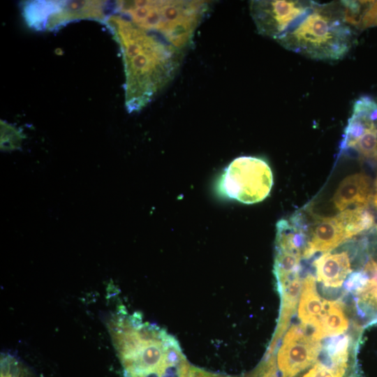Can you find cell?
<instances>
[{"mask_svg": "<svg viewBox=\"0 0 377 377\" xmlns=\"http://www.w3.org/2000/svg\"><path fill=\"white\" fill-rule=\"evenodd\" d=\"M114 10L184 52L209 9L205 1H118Z\"/></svg>", "mask_w": 377, "mask_h": 377, "instance_id": "obj_4", "label": "cell"}, {"mask_svg": "<svg viewBox=\"0 0 377 377\" xmlns=\"http://www.w3.org/2000/svg\"><path fill=\"white\" fill-rule=\"evenodd\" d=\"M106 325L122 367V377H188L191 365L178 341L138 313L119 307Z\"/></svg>", "mask_w": 377, "mask_h": 377, "instance_id": "obj_2", "label": "cell"}, {"mask_svg": "<svg viewBox=\"0 0 377 377\" xmlns=\"http://www.w3.org/2000/svg\"><path fill=\"white\" fill-rule=\"evenodd\" d=\"M273 186V175L267 163L253 156H240L230 163L219 182L222 194L244 204L265 199Z\"/></svg>", "mask_w": 377, "mask_h": 377, "instance_id": "obj_5", "label": "cell"}, {"mask_svg": "<svg viewBox=\"0 0 377 377\" xmlns=\"http://www.w3.org/2000/svg\"><path fill=\"white\" fill-rule=\"evenodd\" d=\"M372 196L371 179L364 172H357L347 176L340 182L332 201L334 207L342 212L350 207H368Z\"/></svg>", "mask_w": 377, "mask_h": 377, "instance_id": "obj_10", "label": "cell"}, {"mask_svg": "<svg viewBox=\"0 0 377 377\" xmlns=\"http://www.w3.org/2000/svg\"><path fill=\"white\" fill-rule=\"evenodd\" d=\"M103 1H31L22 6L27 23L38 30H53L76 20H106Z\"/></svg>", "mask_w": 377, "mask_h": 377, "instance_id": "obj_6", "label": "cell"}, {"mask_svg": "<svg viewBox=\"0 0 377 377\" xmlns=\"http://www.w3.org/2000/svg\"><path fill=\"white\" fill-rule=\"evenodd\" d=\"M105 23L122 55L126 110L138 112L174 79L184 52L119 14Z\"/></svg>", "mask_w": 377, "mask_h": 377, "instance_id": "obj_1", "label": "cell"}, {"mask_svg": "<svg viewBox=\"0 0 377 377\" xmlns=\"http://www.w3.org/2000/svg\"><path fill=\"white\" fill-rule=\"evenodd\" d=\"M306 329L293 325L285 334L276 362L281 377H296L318 362L322 346Z\"/></svg>", "mask_w": 377, "mask_h": 377, "instance_id": "obj_8", "label": "cell"}, {"mask_svg": "<svg viewBox=\"0 0 377 377\" xmlns=\"http://www.w3.org/2000/svg\"><path fill=\"white\" fill-rule=\"evenodd\" d=\"M188 377H234L224 374L212 373L200 368L191 366Z\"/></svg>", "mask_w": 377, "mask_h": 377, "instance_id": "obj_19", "label": "cell"}, {"mask_svg": "<svg viewBox=\"0 0 377 377\" xmlns=\"http://www.w3.org/2000/svg\"><path fill=\"white\" fill-rule=\"evenodd\" d=\"M311 3L312 1L255 0L250 2V13L258 32L277 41Z\"/></svg>", "mask_w": 377, "mask_h": 377, "instance_id": "obj_7", "label": "cell"}, {"mask_svg": "<svg viewBox=\"0 0 377 377\" xmlns=\"http://www.w3.org/2000/svg\"><path fill=\"white\" fill-rule=\"evenodd\" d=\"M326 301L317 290L313 275L307 274L302 279L298 308V317L302 325L313 327L325 312Z\"/></svg>", "mask_w": 377, "mask_h": 377, "instance_id": "obj_12", "label": "cell"}, {"mask_svg": "<svg viewBox=\"0 0 377 377\" xmlns=\"http://www.w3.org/2000/svg\"><path fill=\"white\" fill-rule=\"evenodd\" d=\"M377 323V316L371 320L368 325H374V324Z\"/></svg>", "mask_w": 377, "mask_h": 377, "instance_id": "obj_21", "label": "cell"}, {"mask_svg": "<svg viewBox=\"0 0 377 377\" xmlns=\"http://www.w3.org/2000/svg\"><path fill=\"white\" fill-rule=\"evenodd\" d=\"M313 265L317 280L328 288L340 287L352 272L347 251L325 253L313 261Z\"/></svg>", "mask_w": 377, "mask_h": 377, "instance_id": "obj_11", "label": "cell"}, {"mask_svg": "<svg viewBox=\"0 0 377 377\" xmlns=\"http://www.w3.org/2000/svg\"><path fill=\"white\" fill-rule=\"evenodd\" d=\"M355 294L357 310L361 316L377 312V283L369 279L364 287Z\"/></svg>", "mask_w": 377, "mask_h": 377, "instance_id": "obj_16", "label": "cell"}, {"mask_svg": "<svg viewBox=\"0 0 377 377\" xmlns=\"http://www.w3.org/2000/svg\"><path fill=\"white\" fill-rule=\"evenodd\" d=\"M302 258V253L276 249L274 272L277 279L278 287L286 284L299 274Z\"/></svg>", "mask_w": 377, "mask_h": 377, "instance_id": "obj_15", "label": "cell"}, {"mask_svg": "<svg viewBox=\"0 0 377 377\" xmlns=\"http://www.w3.org/2000/svg\"><path fill=\"white\" fill-rule=\"evenodd\" d=\"M349 321L340 303L326 301L325 312L313 327L312 336L317 340L339 335L347 330Z\"/></svg>", "mask_w": 377, "mask_h": 377, "instance_id": "obj_14", "label": "cell"}, {"mask_svg": "<svg viewBox=\"0 0 377 377\" xmlns=\"http://www.w3.org/2000/svg\"><path fill=\"white\" fill-rule=\"evenodd\" d=\"M314 217L312 224L308 226L306 223L307 241L302 258L331 251L353 237L343 212L334 216Z\"/></svg>", "mask_w": 377, "mask_h": 377, "instance_id": "obj_9", "label": "cell"}, {"mask_svg": "<svg viewBox=\"0 0 377 377\" xmlns=\"http://www.w3.org/2000/svg\"><path fill=\"white\" fill-rule=\"evenodd\" d=\"M24 136L15 127L1 121V148L3 150H13L20 147Z\"/></svg>", "mask_w": 377, "mask_h": 377, "instance_id": "obj_17", "label": "cell"}, {"mask_svg": "<svg viewBox=\"0 0 377 377\" xmlns=\"http://www.w3.org/2000/svg\"><path fill=\"white\" fill-rule=\"evenodd\" d=\"M368 275L363 271L351 273L345 281V288L348 291L357 293L367 283Z\"/></svg>", "mask_w": 377, "mask_h": 377, "instance_id": "obj_18", "label": "cell"}, {"mask_svg": "<svg viewBox=\"0 0 377 377\" xmlns=\"http://www.w3.org/2000/svg\"><path fill=\"white\" fill-rule=\"evenodd\" d=\"M372 202L374 207L377 209V175L374 180V189H373Z\"/></svg>", "mask_w": 377, "mask_h": 377, "instance_id": "obj_20", "label": "cell"}, {"mask_svg": "<svg viewBox=\"0 0 377 377\" xmlns=\"http://www.w3.org/2000/svg\"><path fill=\"white\" fill-rule=\"evenodd\" d=\"M345 19L341 1H312L301 16L277 42L286 49L320 60H337L350 50L354 33Z\"/></svg>", "mask_w": 377, "mask_h": 377, "instance_id": "obj_3", "label": "cell"}, {"mask_svg": "<svg viewBox=\"0 0 377 377\" xmlns=\"http://www.w3.org/2000/svg\"><path fill=\"white\" fill-rule=\"evenodd\" d=\"M302 280L297 274L286 284L279 286V293L281 297V305L278 327L274 336L269 344L268 350L274 351L276 344L286 330L290 318L293 316L296 305L301 294Z\"/></svg>", "mask_w": 377, "mask_h": 377, "instance_id": "obj_13", "label": "cell"}]
</instances>
